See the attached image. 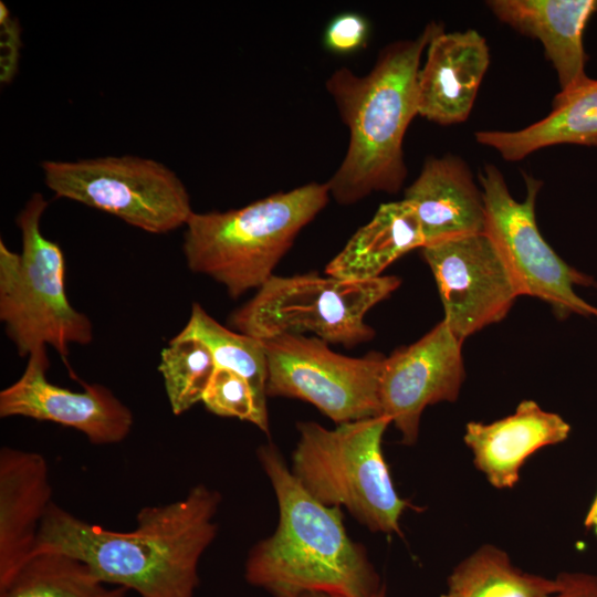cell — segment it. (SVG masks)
I'll return each mask as SVG.
<instances>
[{
  "label": "cell",
  "instance_id": "cell-1",
  "mask_svg": "<svg viewBox=\"0 0 597 597\" xmlns=\"http://www.w3.org/2000/svg\"><path fill=\"white\" fill-rule=\"evenodd\" d=\"M219 492L192 486L177 501L145 506L133 531L116 532L82 520L52 502L35 553L72 556L103 583L139 597H195L198 566L218 533Z\"/></svg>",
  "mask_w": 597,
  "mask_h": 597
},
{
  "label": "cell",
  "instance_id": "cell-2",
  "mask_svg": "<svg viewBox=\"0 0 597 597\" xmlns=\"http://www.w3.org/2000/svg\"><path fill=\"white\" fill-rule=\"evenodd\" d=\"M258 459L274 490L279 522L272 535L250 549L245 580L273 597L375 594L383 584L366 549L348 536L341 507L313 498L274 444L260 447Z\"/></svg>",
  "mask_w": 597,
  "mask_h": 597
},
{
  "label": "cell",
  "instance_id": "cell-3",
  "mask_svg": "<svg viewBox=\"0 0 597 597\" xmlns=\"http://www.w3.org/2000/svg\"><path fill=\"white\" fill-rule=\"evenodd\" d=\"M442 29L432 21L417 38L389 43L365 75L339 67L327 78L326 90L349 132L346 155L327 181L329 195L339 205L401 189L407 177L402 144L418 115L421 56Z\"/></svg>",
  "mask_w": 597,
  "mask_h": 597
},
{
  "label": "cell",
  "instance_id": "cell-4",
  "mask_svg": "<svg viewBox=\"0 0 597 597\" xmlns=\"http://www.w3.org/2000/svg\"><path fill=\"white\" fill-rule=\"evenodd\" d=\"M328 198L327 182L313 181L239 209L193 212L182 244L188 268L222 284L232 298L260 289Z\"/></svg>",
  "mask_w": 597,
  "mask_h": 597
},
{
  "label": "cell",
  "instance_id": "cell-5",
  "mask_svg": "<svg viewBox=\"0 0 597 597\" xmlns=\"http://www.w3.org/2000/svg\"><path fill=\"white\" fill-rule=\"evenodd\" d=\"M390 423L383 415L335 429L298 422L291 471L321 503L345 507L371 532L401 534L400 519L410 504L398 494L383 453Z\"/></svg>",
  "mask_w": 597,
  "mask_h": 597
},
{
  "label": "cell",
  "instance_id": "cell-6",
  "mask_svg": "<svg viewBox=\"0 0 597 597\" xmlns=\"http://www.w3.org/2000/svg\"><path fill=\"white\" fill-rule=\"evenodd\" d=\"M48 205L43 195L35 192L18 214L21 253L0 241V320L20 356L44 353L50 345L65 358L71 344L92 342L93 326L69 302L59 243L41 232Z\"/></svg>",
  "mask_w": 597,
  "mask_h": 597
},
{
  "label": "cell",
  "instance_id": "cell-7",
  "mask_svg": "<svg viewBox=\"0 0 597 597\" xmlns=\"http://www.w3.org/2000/svg\"><path fill=\"white\" fill-rule=\"evenodd\" d=\"M399 284L400 279L392 275L346 281L316 273L273 274L231 315V324L240 333L260 341L282 334L312 333L327 344L353 347L374 337L365 315Z\"/></svg>",
  "mask_w": 597,
  "mask_h": 597
},
{
  "label": "cell",
  "instance_id": "cell-8",
  "mask_svg": "<svg viewBox=\"0 0 597 597\" xmlns=\"http://www.w3.org/2000/svg\"><path fill=\"white\" fill-rule=\"evenodd\" d=\"M56 197L111 213L150 233L186 226L193 213L179 177L164 164L137 156H106L41 164Z\"/></svg>",
  "mask_w": 597,
  "mask_h": 597
},
{
  "label": "cell",
  "instance_id": "cell-9",
  "mask_svg": "<svg viewBox=\"0 0 597 597\" xmlns=\"http://www.w3.org/2000/svg\"><path fill=\"white\" fill-rule=\"evenodd\" d=\"M524 177L526 196L517 201L500 169L492 164L483 165L479 181L485 209L484 232L496 247L519 295L543 300L558 315L597 316V308L574 291V285H591V277L562 260L538 230L535 202L542 181L528 174Z\"/></svg>",
  "mask_w": 597,
  "mask_h": 597
},
{
  "label": "cell",
  "instance_id": "cell-10",
  "mask_svg": "<svg viewBox=\"0 0 597 597\" xmlns=\"http://www.w3.org/2000/svg\"><path fill=\"white\" fill-rule=\"evenodd\" d=\"M261 342L268 359L266 396L307 401L337 425L381 416V354L347 357L318 337L296 334Z\"/></svg>",
  "mask_w": 597,
  "mask_h": 597
},
{
  "label": "cell",
  "instance_id": "cell-11",
  "mask_svg": "<svg viewBox=\"0 0 597 597\" xmlns=\"http://www.w3.org/2000/svg\"><path fill=\"white\" fill-rule=\"evenodd\" d=\"M444 310L443 322L460 342L503 320L519 295L485 232L421 248Z\"/></svg>",
  "mask_w": 597,
  "mask_h": 597
},
{
  "label": "cell",
  "instance_id": "cell-12",
  "mask_svg": "<svg viewBox=\"0 0 597 597\" xmlns=\"http://www.w3.org/2000/svg\"><path fill=\"white\" fill-rule=\"evenodd\" d=\"M461 346L441 321L416 343L385 357L379 378L380 411L405 444L417 441L428 406L457 400L464 379Z\"/></svg>",
  "mask_w": 597,
  "mask_h": 597
},
{
  "label": "cell",
  "instance_id": "cell-13",
  "mask_svg": "<svg viewBox=\"0 0 597 597\" xmlns=\"http://www.w3.org/2000/svg\"><path fill=\"white\" fill-rule=\"evenodd\" d=\"M46 353L29 356L21 377L0 392V417L21 416L73 428L94 444L123 441L133 427V413L111 389L85 384L72 391L48 381Z\"/></svg>",
  "mask_w": 597,
  "mask_h": 597
},
{
  "label": "cell",
  "instance_id": "cell-14",
  "mask_svg": "<svg viewBox=\"0 0 597 597\" xmlns=\"http://www.w3.org/2000/svg\"><path fill=\"white\" fill-rule=\"evenodd\" d=\"M49 465L35 451L0 449V594L34 555L53 502Z\"/></svg>",
  "mask_w": 597,
  "mask_h": 597
},
{
  "label": "cell",
  "instance_id": "cell-15",
  "mask_svg": "<svg viewBox=\"0 0 597 597\" xmlns=\"http://www.w3.org/2000/svg\"><path fill=\"white\" fill-rule=\"evenodd\" d=\"M489 64V46L478 31L440 30L430 40L418 73V115L440 125L464 122Z\"/></svg>",
  "mask_w": 597,
  "mask_h": 597
},
{
  "label": "cell",
  "instance_id": "cell-16",
  "mask_svg": "<svg viewBox=\"0 0 597 597\" xmlns=\"http://www.w3.org/2000/svg\"><path fill=\"white\" fill-rule=\"evenodd\" d=\"M486 4L501 22L541 41L561 94L589 81L584 32L597 12V0H491Z\"/></svg>",
  "mask_w": 597,
  "mask_h": 597
},
{
  "label": "cell",
  "instance_id": "cell-17",
  "mask_svg": "<svg viewBox=\"0 0 597 597\" xmlns=\"http://www.w3.org/2000/svg\"><path fill=\"white\" fill-rule=\"evenodd\" d=\"M570 426L533 400H523L514 413L490 423L470 421L464 443L473 462L496 489H511L524 462L537 450L565 441Z\"/></svg>",
  "mask_w": 597,
  "mask_h": 597
},
{
  "label": "cell",
  "instance_id": "cell-18",
  "mask_svg": "<svg viewBox=\"0 0 597 597\" xmlns=\"http://www.w3.org/2000/svg\"><path fill=\"white\" fill-rule=\"evenodd\" d=\"M404 199L417 212L425 247L484 232L485 209L468 164L448 154L429 157Z\"/></svg>",
  "mask_w": 597,
  "mask_h": 597
},
{
  "label": "cell",
  "instance_id": "cell-19",
  "mask_svg": "<svg viewBox=\"0 0 597 597\" xmlns=\"http://www.w3.org/2000/svg\"><path fill=\"white\" fill-rule=\"evenodd\" d=\"M423 247L415 207L406 199L383 203L327 264L326 274L346 281L374 280L397 259Z\"/></svg>",
  "mask_w": 597,
  "mask_h": 597
},
{
  "label": "cell",
  "instance_id": "cell-20",
  "mask_svg": "<svg viewBox=\"0 0 597 597\" xmlns=\"http://www.w3.org/2000/svg\"><path fill=\"white\" fill-rule=\"evenodd\" d=\"M475 139L509 161L554 145L597 146V80L589 78L573 92L557 93L552 112L525 128L479 130Z\"/></svg>",
  "mask_w": 597,
  "mask_h": 597
},
{
  "label": "cell",
  "instance_id": "cell-21",
  "mask_svg": "<svg viewBox=\"0 0 597 597\" xmlns=\"http://www.w3.org/2000/svg\"><path fill=\"white\" fill-rule=\"evenodd\" d=\"M556 589L555 577L524 572L503 549L486 544L452 569L439 597H553Z\"/></svg>",
  "mask_w": 597,
  "mask_h": 597
},
{
  "label": "cell",
  "instance_id": "cell-22",
  "mask_svg": "<svg viewBox=\"0 0 597 597\" xmlns=\"http://www.w3.org/2000/svg\"><path fill=\"white\" fill-rule=\"evenodd\" d=\"M126 591L103 583L72 556L40 552L25 563L0 597H125Z\"/></svg>",
  "mask_w": 597,
  "mask_h": 597
},
{
  "label": "cell",
  "instance_id": "cell-23",
  "mask_svg": "<svg viewBox=\"0 0 597 597\" xmlns=\"http://www.w3.org/2000/svg\"><path fill=\"white\" fill-rule=\"evenodd\" d=\"M202 342L210 350L216 368L244 377L266 397L268 359L260 339L228 329L193 303L187 325L177 334Z\"/></svg>",
  "mask_w": 597,
  "mask_h": 597
},
{
  "label": "cell",
  "instance_id": "cell-24",
  "mask_svg": "<svg viewBox=\"0 0 597 597\" xmlns=\"http://www.w3.org/2000/svg\"><path fill=\"white\" fill-rule=\"evenodd\" d=\"M158 370L170 409L179 416L202 400L216 364L202 342L176 335L161 350Z\"/></svg>",
  "mask_w": 597,
  "mask_h": 597
},
{
  "label": "cell",
  "instance_id": "cell-25",
  "mask_svg": "<svg viewBox=\"0 0 597 597\" xmlns=\"http://www.w3.org/2000/svg\"><path fill=\"white\" fill-rule=\"evenodd\" d=\"M201 401L217 416L249 421L269 433L266 397L234 371L216 368Z\"/></svg>",
  "mask_w": 597,
  "mask_h": 597
},
{
  "label": "cell",
  "instance_id": "cell-26",
  "mask_svg": "<svg viewBox=\"0 0 597 597\" xmlns=\"http://www.w3.org/2000/svg\"><path fill=\"white\" fill-rule=\"evenodd\" d=\"M369 36V23L359 13L344 12L326 27L324 45L338 54H347L364 48Z\"/></svg>",
  "mask_w": 597,
  "mask_h": 597
},
{
  "label": "cell",
  "instance_id": "cell-27",
  "mask_svg": "<svg viewBox=\"0 0 597 597\" xmlns=\"http://www.w3.org/2000/svg\"><path fill=\"white\" fill-rule=\"evenodd\" d=\"M0 23L2 28L1 48H4V56L1 59V82L8 83L13 77L17 69L19 53L20 30L17 21L10 14L9 9L0 2Z\"/></svg>",
  "mask_w": 597,
  "mask_h": 597
},
{
  "label": "cell",
  "instance_id": "cell-28",
  "mask_svg": "<svg viewBox=\"0 0 597 597\" xmlns=\"http://www.w3.org/2000/svg\"><path fill=\"white\" fill-rule=\"evenodd\" d=\"M553 597H597V575L585 572H563L556 577Z\"/></svg>",
  "mask_w": 597,
  "mask_h": 597
},
{
  "label": "cell",
  "instance_id": "cell-29",
  "mask_svg": "<svg viewBox=\"0 0 597 597\" xmlns=\"http://www.w3.org/2000/svg\"><path fill=\"white\" fill-rule=\"evenodd\" d=\"M584 524L587 528H590L593 533L597 536V493L587 511Z\"/></svg>",
  "mask_w": 597,
  "mask_h": 597
},
{
  "label": "cell",
  "instance_id": "cell-30",
  "mask_svg": "<svg viewBox=\"0 0 597 597\" xmlns=\"http://www.w3.org/2000/svg\"><path fill=\"white\" fill-rule=\"evenodd\" d=\"M301 597H345V596L324 593V591H312V593H306ZM369 597H387L386 586L381 585V587Z\"/></svg>",
  "mask_w": 597,
  "mask_h": 597
}]
</instances>
